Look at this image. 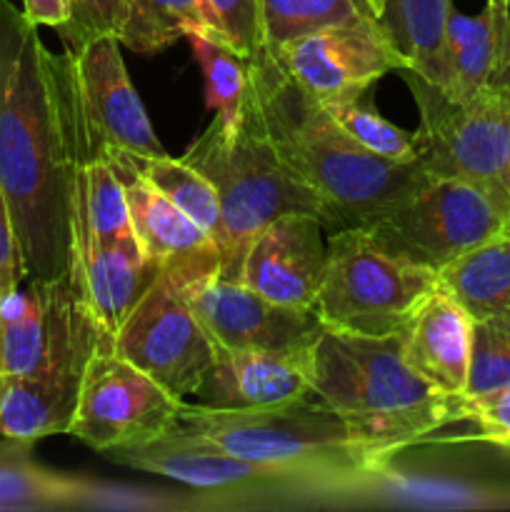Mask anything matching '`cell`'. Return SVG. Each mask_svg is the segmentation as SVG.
<instances>
[{"label": "cell", "mask_w": 510, "mask_h": 512, "mask_svg": "<svg viewBox=\"0 0 510 512\" xmlns=\"http://www.w3.org/2000/svg\"><path fill=\"white\" fill-rule=\"evenodd\" d=\"M0 190L13 215L28 280L73 273V148L63 58L38 25L0 0Z\"/></svg>", "instance_id": "obj_1"}, {"label": "cell", "mask_w": 510, "mask_h": 512, "mask_svg": "<svg viewBox=\"0 0 510 512\" xmlns=\"http://www.w3.org/2000/svg\"><path fill=\"white\" fill-rule=\"evenodd\" d=\"M248 100L290 173L323 203L325 233L365 228L428 183L423 163L398 165L360 148L263 48L248 58Z\"/></svg>", "instance_id": "obj_2"}, {"label": "cell", "mask_w": 510, "mask_h": 512, "mask_svg": "<svg viewBox=\"0 0 510 512\" xmlns=\"http://www.w3.org/2000/svg\"><path fill=\"white\" fill-rule=\"evenodd\" d=\"M313 395L335 410L383 460L460 420L458 400L420 378L403 355V335L323 328L313 348Z\"/></svg>", "instance_id": "obj_3"}, {"label": "cell", "mask_w": 510, "mask_h": 512, "mask_svg": "<svg viewBox=\"0 0 510 512\" xmlns=\"http://www.w3.org/2000/svg\"><path fill=\"white\" fill-rule=\"evenodd\" d=\"M173 428L200 435L238 458L308 475L328 490L360 488L388 470L315 395L255 410H213L183 400Z\"/></svg>", "instance_id": "obj_4"}, {"label": "cell", "mask_w": 510, "mask_h": 512, "mask_svg": "<svg viewBox=\"0 0 510 512\" xmlns=\"http://www.w3.org/2000/svg\"><path fill=\"white\" fill-rule=\"evenodd\" d=\"M185 163L210 180L220 203V275L240 280V265L255 235L285 213H308L323 223L325 210L275 153L250 100L243 118H220L185 150Z\"/></svg>", "instance_id": "obj_5"}, {"label": "cell", "mask_w": 510, "mask_h": 512, "mask_svg": "<svg viewBox=\"0 0 510 512\" xmlns=\"http://www.w3.org/2000/svg\"><path fill=\"white\" fill-rule=\"evenodd\" d=\"M435 288V270L388 253L363 228L335 230L313 310L323 328L383 338L400 333Z\"/></svg>", "instance_id": "obj_6"}, {"label": "cell", "mask_w": 510, "mask_h": 512, "mask_svg": "<svg viewBox=\"0 0 510 512\" xmlns=\"http://www.w3.org/2000/svg\"><path fill=\"white\" fill-rule=\"evenodd\" d=\"M365 233L383 250L435 270L510 230V195L500 185L435 178Z\"/></svg>", "instance_id": "obj_7"}, {"label": "cell", "mask_w": 510, "mask_h": 512, "mask_svg": "<svg viewBox=\"0 0 510 512\" xmlns=\"http://www.w3.org/2000/svg\"><path fill=\"white\" fill-rule=\"evenodd\" d=\"M398 73L418 105L425 170L435 178H468L508 190L510 93L483 90L453 98L415 70Z\"/></svg>", "instance_id": "obj_8"}, {"label": "cell", "mask_w": 510, "mask_h": 512, "mask_svg": "<svg viewBox=\"0 0 510 512\" xmlns=\"http://www.w3.org/2000/svg\"><path fill=\"white\" fill-rule=\"evenodd\" d=\"M180 405L183 400L158 380L120 358L110 340H100L85 365L68 435L103 455L168 433L178 420Z\"/></svg>", "instance_id": "obj_9"}, {"label": "cell", "mask_w": 510, "mask_h": 512, "mask_svg": "<svg viewBox=\"0 0 510 512\" xmlns=\"http://www.w3.org/2000/svg\"><path fill=\"white\" fill-rule=\"evenodd\" d=\"M113 350L188 400L215 360V345L200 325L173 270H160L148 293L113 335Z\"/></svg>", "instance_id": "obj_10"}, {"label": "cell", "mask_w": 510, "mask_h": 512, "mask_svg": "<svg viewBox=\"0 0 510 512\" xmlns=\"http://www.w3.org/2000/svg\"><path fill=\"white\" fill-rule=\"evenodd\" d=\"M110 463L170 478L213 498H278V495L330 493L323 483L278 465L253 463L225 453L200 435L170 428L168 433L138 445L103 453Z\"/></svg>", "instance_id": "obj_11"}, {"label": "cell", "mask_w": 510, "mask_h": 512, "mask_svg": "<svg viewBox=\"0 0 510 512\" xmlns=\"http://www.w3.org/2000/svg\"><path fill=\"white\" fill-rule=\"evenodd\" d=\"M183 293L215 350L225 353H310L323 333L315 310L285 308L240 280L205 273L183 280Z\"/></svg>", "instance_id": "obj_12"}, {"label": "cell", "mask_w": 510, "mask_h": 512, "mask_svg": "<svg viewBox=\"0 0 510 512\" xmlns=\"http://www.w3.org/2000/svg\"><path fill=\"white\" fill-rule=\"evenodd\" d=\"M270 55L285 75L320 105L358 98L375 80L405 68V60L375 15L318 30Z\"/></svg>", "instance_id": "obj_13"}, {"label": "cell", "mask_w": 510, "mask_h": 512, "mask_svg": "<svg viewBox=\"0 0 510 512\" xmlns=\"http://www.w3.org/2000/svg\"><path fill=\"white\" fill-rule=\"evenodd\" d=\"M85 120L105 148L130 155H165L123 63L118 35H98L63 53Z\"/></svg>", "instance_id": "obj_14"}, {"label": "cell", "mask_w": 510, "mask_h": 512, "mask_svg": "<svg viewBox=\"0 0 510 512\" xmlns=\"http://www.w3.org/2000/svg\"><path fill=\"white\" fill-rule=\"evenodd\" d=\"M325 260L328 240L323 223L308 213H285L248 245L240 283L285 308L313 310Z\"/></svg>", "instance_id": "obj_15"}, {"label": "cell", "mask_w": 510, "mask_h": 512, "mask_svg": "<svg viewBox=\"0 0 510 512\" xmlns=\"http://www.w3.org/2000/svg\"><path fill=\"white\" fill-rule=\"evenodd\" d=\"M313 395L310 353H225L215 360L190 400L213 410H255Z\"/></svg>", "instance_id": "obj_16"}, {"label": "cell", "mask_w": 510, "mask_h": 512, "mask_svg": "<svg viewBox=\"0 0 510 512\" xmlns=\"http://www.w3.org/2000/svg\"><path fill=\"white\" fill-rule=\"evenodd\" d=\"M115 173L125 185L130 223L145 258L160 268L173 270L183 280L220 273L218 245L200 225H195L178 205L170 203L133 170L115 168Z\"/></svg>", "instance_id": "obj_17"}, {"label": "cell", "mask_w": 510, "mask_h": 512, "mask_svg": "<svg viewBox=\"0 0 510 512\" xmlns=\"http://www.w3.org/2000/svg\"><path fill=\"white\" fill-rule=\"evenodd\" d=\"M400 335L410 368L440 393L463 398L473 353V318L468 310L438 283Z\"/></svg>", "instance_id": "obj_18"}, {"label": "cell", "mask_w": 510, "mask_h": 512, "mask_svg": "<svg viewBox=\"0 0 510 512\" xmlns=\"http://www.w3.org/2000/svg\"><path fill=\"white\" fill-rule=\"evenodd\" d=\"M73 270L95 323L113 343V335L163 268L145 258L135 235H130L110 245L78 243L73 248Z\"/></svg>", "instance_id": "obj_19"}, {"label": "cell", "mask_w": 510, "mask_h": 512, "mask_svg": "<svg viewBox=\"0 0 510 512\" xmlns=\"http://www.w3.org/2000/svg\"><path fill=\"white\" fill-rule=\"evenodd\" d=\"M448 90L453 98H470L483 90L510 93V3L485 0L475 15L450 10L445 25Z\"/></svg>", "instance_id": "obj_20"}, {"label": "cell", "mask_w": 510, "mask_h": 512, "mask_svg": "<svg viewBox=\"0 0 510 512\" xmlns=\"http://www.w3.org/2000/svg\"><path fill=\"white\" fill-rule=\"evenodd\" d=\"M90 355L48 365L33 375L0 378V435L20 440L68 435Z\"/></svg>", "instance_id": "obj_21"}, {"label": "cell", "mask_w": 510, "mask_h": 512, "mask_svg": "<svg viewBox=\"0 0 510 512\" xmlns=\"http://www.w3.org/2000/svg\"><path fill=\"white\" fill-rule=\"evenodd\" d=\"M33 445L35 440L0 435V512L85 508L93 483L43 468Z\"/></svg>", "instance_id": "obj_22"}, {"label": "cell", "mask_w": 510, "mask_h": 512, "mask_svg": "<svg viewBox=\"0 0 510 512\" xmlns=\"http://www.w3.org/2000/svg\"><path fill=\"white\" fill-rule=\"evenodd\" d=\"M453 10L450 0H383L378 23L390 43L415 70L438 88L448 90V55H445V25Z\"/></svg>", "instance_id": "obj_23"}, {"label": "cell", "mask_w": 510, "mask_h": 512, "mask_svg": "<svg viewBox=\"0 0 510 512\" xmlns=\"http://www.w3.org/2000/svg\"><path fill=\"white\" fill-rule=\"evenodd\" d=\"M438 283L468 310L473 320L508 313L510 230L440 268Z\"/></svg>", "instance_id": "obj_24"}, {"label": "cell", "mask_w": 510, "mask_h": 512, "mask_svg": "<svg viewBox=\"0 0 510 512\" xmlns=\"http://www.w3.org/2000/svg\"><path fill=\"white\" fill-rule=\"evenodd\" d=\"M105 158L115 165V168L133 170L135 175L145 180V183L153 185L158 193H163L165 198L173 205H178L195 225L205 230L210 238L218 245L220 240V203L218 193L210 185V180L205 178L200 170H195L193 165L185 163L183 158L175 160L165 155H130L123 150L115 148H103Z\"/></svg>", "instance_id": "obj_25"}, {"label": "cell", "mask_w": 510, "mask_h": 512, "mask_svg": "<svg viewBox=\"0 0 510 512\" xmlns=\"http://www.w3.org/2000/svg\"><path fill=\"white\" fill-rule=\"evenodd\" d=\"M193 33H215L205 0H123L115 30L120 45L143 55L160 53Z\"/></svg>", "instance_id": "obj_26"}, {"label": "cell", "mask_w": 510, "mask_h": 512, "mask_svg": "<svg viewBox=\"0 0 510 512\" xmlns=\"http://www.w3.org/2000/svg\"><path fill=\"white\" fill-rule=\"evenodd\" d=\"M370 15L375 13L363 0H258L260 48L273 53L305 35Z\"/></svg>", "instance_id": "obj_27"}, {"label": "cell", "mask_w": 510, "mask_h": 512, "mask_svg": "<svg viewBox=\"0 0 510 512\" xmlns=\"http://www.w3.org/2000/svg\"><path fill=\"white\" fill-rule=\"evenodd\" d=\"M330 118L363 150L388 163H423V138L418 130H405L378 113L363 95L325 103Z\"/></svg>", "instance_id": "obj_28"}, {"label": "cell", "mask_w": 510, "mask_h": 512, "mask_svg": "<svg viewBox=\"0 0 510 512\" xmlns=\"http://www.w3.org/2000/svg\"><path fill=\"white\" fill-rule=\"evenodd\" d=\"M185 40L203 68L208 108L215 110V118L223 120L225 125H235L243 118L245 100H248V58L235 53L215 33H193Z\"/></svg>", "instance_id": "obj_29"}, {"label": "cell", "mask_w": 510, "mask_h": 512, "mask_svg": "<svg viewBox=\"0 0 510 512\" xmlns=\"http://www.w3.org/2000/svg\"><path fill=\"white\" fill-rule=\"evenodd\" d=\"M510 385V310L473 320V353L465 395Z\"/></svg>", "instance_id": "obj_30"}, {"label": "cell", "mask_w": 510, "mask_h": 512, "mask_svg": "<svg viewBox=\"0 0 510 512\" xmlns=\"http://www.w3.org/2000/svg\"><path fill=\"white\" fill-rule=\"evenodd\" d=\"M213 15L215 33L243 58L260 48L258 0H205Z\"/></svg>", "instance_id": "obj_31"}, {"label": "cell", "mask_w": 510, "mask_h": 512, "mask_svg": "<svg viewBox=\"0 0 510 512\" xmlns=\"http://www.w3.org/2000/svg\"><path fill=\"white\" fill-rule=\"evenodd\" d=\"M123 15V0H70V18L58 28L65 53H73L98 35H115Z\"/></svg>", "instance_id": "obj_32"}, {"label": "cell", "mask_w": 510, "mask_h": 512, "mask_svg": "<svg viewBox=\"0 0 510 512\" xmlns=\"http://www.w3.org/2000/svg\"><path fill=\"white\" fill-rule=\"evenodd\" d=\"M460 420H470L480 440L510 448V385L458 400Z\"/></svg>", "instance_id": "obj_33"}, {"label": "cell", "mask_w": 510, "mask_h": 512, "mask_svg": "<svg viewBox=\"0 0 510 512\" xmlns=\"http://www.w3.org/2000/svg\"><path fill=\"white\" fill-rule=\"evenodd\" d=\"M25 280L23 255H20L18 235H15L13 215H10L8 200L0 190V298L13 293Z\"/></svg>", "instance_id": "obj_34"}, {"label": "cell", "mask_w": 510, "mask_h": 512, "mask_svg": "<svg viewBox=\"0 0 510 512\" xmlns=\"http://www.w3.org/2000/svg\"><path fill=\"white\" fill-rule=\"evenodd\" d=\"M23 13L33 25L58 30L70 18V0H23Z\"/></svg>", "instance_id": "obj_35"}, {"label": "cell", "mask_w": 510, "mask_h": 512, "mask_svg": "<svg viewBox=\"0 0 510 512\" xmlns=\"http://www.w3.org/2000/svg\"><path fill=\"white\" fill-rule=\"evenodd\" d=\"M363 3L368 5L375 15H380V10H383V0H363Z\"/></svg>", "instance_id": "obj_36"}, {"label": "cell", "mask_w": 510, "mask_h": 512, "mask_svg": "<svg viewBox=\"0 0 510 512\" xmlns=\"http://www.w3.org/2000/svg\"><path fill=\"white\" fill-rule=\"evenodd\" d=\"M508 193H510V175H508Z\"/></svg>", "instance_id": "obj_37"}, {"label": "cell", "mask_w": 510, "mask_h": 512, "mask_svg": "<svg viewBox=\"0 0 510 512\" xmlns=\"http://www.w3.org/2000/svg\"><path fill=\"white\" fill-rule=\"evenodd\" d=\"M508 3H510V0H508Z\"/></svg>", "instance_id": "obj_38"}]
</instances>
